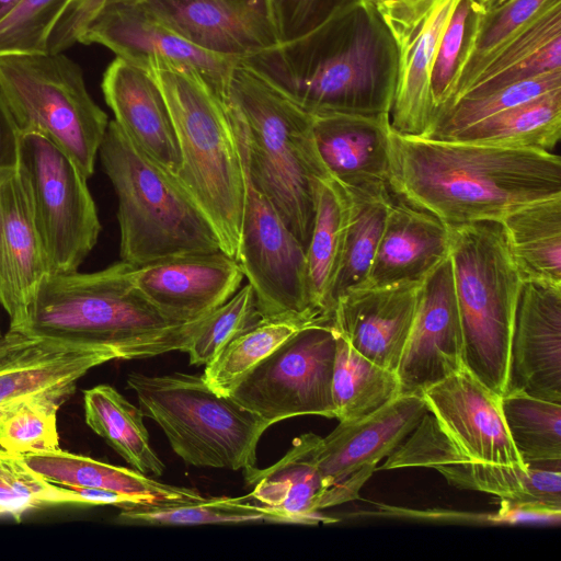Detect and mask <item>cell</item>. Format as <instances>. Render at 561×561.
<instances>
[{
  "instance_id": "6da1fadb",
  "label": "cell",
  "mask_w": 561,
  "mask_h": 561,
  "mask_svg": "<svg viewBox=\"0 0 561 561\" xmlns=\"http://www.w3.org/2000/svg\"><path fill=\"white\" fill-rule=\"evenodd\" d=\"M391 193L448 227L501 221L513 210L561 195L553 152L389 133Z\"/></svg>"
},
{
  "instance_id": "7a4b0ae2",
  "label": "cell",
  "mask_w": 561,
  "mask_h": 561,
  "mask_svg": "<svg viewBox=\"0 0 561 561\" xmlns=\"http://www.w3.org/2000/svg\"><path fill=\"white\" fill-rule=\"evenodd\" d=\"M240 62L311 116H390L398 51L387 23L368 0Z\"/></svg>"
},
{
  "instance_id": "3957f363",
  "label": "cell",
  "mask_w": 561,
  "mask_h": 561,
  "mask_svg": "<svg viewBox=\"0 0 561 561\" xmlns=\"http://www.w3.org/2000/svg\"><path fill=\"white\" fill-rule=\"evenodd\" d=\"M135 268L121 261L93 273H49L33 298L24 334L131 348L144 358L185 352L211 312L190 322L171 319L140 293Z\"/></svg>"
},
{
  "instance_id": "277c9868",
  "label": "cell",
  "mask_w": 561,
  "mask_h": 561,
  "mask_svg": "<svg viewBox=\"0 0 561 561\" xmlns=\"http://www.w3.org/2000/svg\"><path fill=\"white\" fill-rule=\"evenodd\" d=\"M226 105L252 180L307 249L321 181L312 116L249 67L232 68Z\"/></svg>"
},
{
  "instance_id": "5b68a950",
  "label": "cell",
  "mask_w": 561,
  "mask_h": 561,
  "mask_svg": "<svg viewBox=\"0 0 561 561\" xmlns=\"http://www.w3.org/2000/svg\"><path fill=\"white\" fill-rule=\"evenodd\" d=\"M99 154L118 199L123 262L141 266L221 250L211 222L178 176L140 151L114 119Z\"/></svg>"
},
{
  "instance_id": "8992f818",
  "label": "cell",
  "mask_w": 561,
  "mask_h": 561,
  "mask_svg": "<svg viewBox=\"0 0 561 561\" xmlns=\"http://www.w3.org/2000/svg\"><path fill=\"white\" fill-rule=\"evenodd\" d=\"M167 101L181 151L179 181L211 222L221 251L236 259L244 202V171L225 102L197 78L148 71Z\"/></svg>"
},
{
  "instance_id": "52a82bcc",
  "label": "cell",
  "mask_w": 561,
  "mask_h": 561,
  "mask_svg": "<svg viewBox=\"0 0 561 561\" xmlns=\"http://www.w3.org/2000/svg\"><path fill=\"white\" fill-rule=\"evenodd\" d=\"M449 257L462 329L463 367L506 392L520 277L500 221L449 227Z\"/></svg>"
},
{
  "instance_id": "ba28073f",
  "label": "cell",
  "mask_w": 561,
  "mask_h": 561,
  "mask_svg": "<svg viewBox=\"0 0 561 561\" xmlns=\"http://www.w3.org/2000/svg\"><path fill=\"white\" fill-rule=\"evenodd\" d=\"M145 416L165 434L173 451L195 467L244 470L255 467L256 448L271 426L230 396L214 391L203 375L130 373Z\"/></svg>"
},
{
  "instance_id": "9c48e42d",
  "label": "cell",
  "mask_w": 561,
  "mask_h": 561,
  "mask_svg": "<svg viewBox=\"0 0 561 561\" xmlns=\"http://www.w3.org/2000/svg\"><path fill=\"white\" fill-rule=\"evenodd\" d=\"M0 94L21 133L44 136L93 174L110 121L77 62L64 53L0 55Z\"/></svg>"
},
{
  "instance_id": "30bf717a",
  "label": "cell",
  "mask_w": 561,
  "mask_h": 561,
  "mask_svg": "<svg viewBox=\"0 0 561 561\" xmlns=\"http://www.w3.org/2000/svg\"><path fill=\"white\" fill-rule=\"evenodd\" d=\"M19 170L50 273L77 271L101 231L88 178L66 152L35 133H21Z\"/></svg>"
},
{
  "instance_id": "8fae6325",
  "label": "cell",
  "mask_w": 561,
  "mask_h": 561,
  "mask_svg": "<svg viewBox=\"0 0 561 561\" xmlns=\"http://www.w3.org/2000/svg\"><path fill=\"white\" fill-rule=\"evenodd\" d=\"M526 465L519 468L470 459L427 411L376 470L433 468L458 489L490 493L511 507L560 517L561 460Z\"/></svg>"
},
{
  "instance_id": "7c38bea8",
  "label": "cell",
  "mask_w": 561,
  "mask_h": 561,
  "mask_svg": "<svg viewBox=\"0 0 561 561\" xmlns=\"http://www.w3.org/2000/svg\"><path fill=\"white\" fill-rule=\"evenodd\" d=\"M333 322L304 327L256 365L230 397L270 425L298 415L335 417Z\"/></svg>"
},
{
  "instance_id": "4fadbf2b",
  "label": "cell",
  "mask_w": 561,
  "mask_h": 561,
  "mask_svg": "<svg viewBox=\"0 0 561 561\" xmlns=\"http://www.w3.org/2000/svg\"><path fill=\"white\" fill-rule=\"evenodd\" d=\"M242 164L244 202L236 260L254 290L260 314L333 322L322 319L311 305L306 249L252 180L243 160Z\"/></svg>"
},
{
  "instance_id": "5bb4252c",
  "label": "cell",
  "mask_w": 561,
  "mask_h": 561,
  "mask_svg": "<svg viewBox=\"0 0 561 561\" xmlns=\"http://www.w3.org/2000/svg\"><path fill=\"white\" fill-rule=\"evenodd\" d=\"M423 396H399L370 416L339 423L325 437L311 433L313 461L324 493L318 510L358 497V491L427 412Z\"/></svg>"
},
{
  "instance_id": "9a60e30c",
  "label": "cell",
  "mask_w": 561,
  "mask_h": 561,
  "mask_svg": "<svg viewBox=\"0 0 561 561\" xmlns=\"http://www.w3.org/2000/svg\"><path fill=\"white\" fill-rule=\"evenodd\" d=\"M78 43L105 46L147 72L169 68L193 76L225 103L230 75L238 62L192 45L134 2L103 5L88 22Z\"/></svg>"
},
{
  "instance_id": "2e32d148",
  "label": "cell",
  "mask_w": 561,
  "mask_h": 561,
  "mask_svg": "<svg viewBox=\"0 0 561 561\" xmlns=\"http://www.w3.org/2000/svg\"><path fill=\"white\" fill-rule=\"evenodd\" d=\"M459 0H388L376 3L398 51L391 128L421 137L434 117L430 78L440 36Z\"/></svg>"
},
{
  "instance_id": "e0dca14e",
  "label": "cell",
  "mask_w": 561,
  "mask_h": 561,
  "mask_svg": "<svg viewBox=\"0 0 561 561\" xmlns=\"http://www.w3.org/2000/svg\"><path fill=\"white\" fill-rule=\"evenodd\" d=\"M134 3L192 45L236 61L279 44L268 0H140Z\"/></svg>"
},
{
  "instance_id": "ac0fdd59",
  "label": "cell",
  "mask_w": 561,
  "mask_h": 561,
  "mask_svg": "<svg viewBox=\"0 0 561 561\" xmlns=\"http://www.w3.org/2000/svg\"><path fill=\"white\" fill-rule=\"evenodd\" d=\"M462 368V329L448 255L421 283L415 318L396 371L400 396H422Z\"/></svg>"
},
{
  "instance_id": "d6986e66",
  "label": "cell",
  "mask_w": 561,
  "mask_h": 561,
  "mask_svg": "<svg viewBox=\"0 0 561 561\" xmlns=\"http://www.w3.org/2000/svg\"><path fill=\"white\" fill-rule=\"evenodd\" d=\"M506 392L561 403V285L520 280Z\"/></svg>"
},
{
  "instance_id": "ffe728a7",
  "label": "cell",
  "mask_w": 561,
  "mask_h": 561,
  "mask_svg": "<svg viewBox=\"0 0 561 561\" xmlns=\"http://www.w3.org/2000/svg\"><path fill=\"white\" fill-rule=\"evenodd\" d=\"M427 410L470 459L526 468L508 434L501 397L466 368L423 392Z\"/></svg>"
},
{
  "instance_id": "44dd1931",
  "label": "cell",
  "mask_w": 561,
  "mask_h": 561,
  "mask_svg": "<svg viewBox=\"0 0 561 561\" xmlns=\"http://www.w3.org/2000/svg\"><path fill=\"white\" fill-rule=\"evenodd\" d=\"M244 274L224 251L164 257L135 268L140 293L179 322L205 317L232 297Z\"/></svg>"
},
{
  "instance_id": "7402d4cb",
  "label": "cell",
  "mask_w": 561,
  "mask_h": 561,
  "mask_svg": "<svg viewBox=\"0 0 561 561\" xmlns=\"http://www.w3.org/2000/svg\"><path fill=\"white\" fill-rule=\"evenodd\" d=\"M50 273L19 167L0 172V304L10 331L24 334L28 310Z\"/></svg>"
},
{
  "instance_id": "603a6c76",
  "label": "cell",
  "mask_w": 561,
  "mask_h": 561,
  "mask_svg": "<svg viewBox=\"0 0 561 561\" xmlns=\"http://www.w3.org/2000/svg\"><path fill=\"white\" fill-rule=\"evenodd\" d=\"M421 283L350 290L335 304V330L357 353L396 373L415 318Z\"/></svg>"
},
{
  "instance_id": "cb8c5ba5",
  "label": "cell",
  "mask_w": 561,
  "mask_h": 561,
  "mask_svg": "<svg viewBox=\"0 0 561 561\" xmlns=\"http://www.w3.org/2000/svg\"><path fill=\"white\" fill-rule=\"evenodd\" d=\"M102 91L126 137L176 176L182 163L180 146L167 101L152 76L116 57L103 75Z\"/></svg>"
},
{
  "instance_id": "d4e9b609",
  "label": "cell",
  "mask_w": 561,
  "mask_h": 561,
  "mask_svg": "<svg viewBox=\"0 0 561 561\" xmlns=\"http://www.w3.org/2000/svg\"><path fill=\"white\" fill-rule=\"evenodd\" d=\"M448 255L449 227L434 214L394 196L360 287L422 282Z\"/></svg>"
},
{
  "instance_id": "484cf974",
  "label": "cell",
  "mask_w": 561,
  "mask_h": 561,
  "mask_svg": "<svg viewBox=\"0 0 561 561\" xmlns=\"http://www.w3.org/2000/svg\"><path fill=\"white\" fill-rule=\"evenodd\" d=\"M312 129L325 169L342 186L389 185V115L312 116Z\"/></svg>"
},
{
  "instance_id": "4316f807",
  "label": "cell",
  "mask_w": 561,
  "mask_h": 561,
  "mask_svg": "<svg viewBox=\"0 0 561 561\" xmlns=\"http://www.w3.org/2000/svg\"><path fill=\"white\" fill-rule=\"evenodd\" d=\"M144 358L131 348L37 339L0 363V404L76 385L90 369L113 359Z\"/></svg>"
},
{
  "instance_id": "83f0119b",
  "label": "cell",
  "mask_w": 561,
  "mask_h": 561,
  "mask_svg": "<svg viewBox=\"0 0 561 561\" xmlns=\"http://www.w3.org/2000/svg\"><path fill=\"white\" fill-rule=\"evenodd\" d=\"M243 476L253 486L251 497L290 516L296 524L334 522L318 514L324 485L312 458L311 433L294 438L291 447L274 465L244 469Z\"/></svg>"
},
{
  "instance_id": "f1b7e54d",
  "label": "cell",
  "mask_w": 561,
  "mask_h": 561,
  "mask_svg": "<svg viewBox=\"0 0 561 561\" xmlns=\"http://www.w3.org/2000/svg\"><path fill=\"white\" fill-rule=\"evenodd\" d=\"M23 457L35 472L53 483L69 488H99L149 496L160 504L193 502L203 499L195 489L163 483L136 469L110 465L60 448L25 454Z\"/></svg>"
},
{
  "instance_id": "f546056e",
  "label": "cell",
  "mask_w": 561,
  "mask_h": 561,
  "mask_svg": "<svg viewBox=\"0 0 561 561\" xmlns=\"http://www.w3.org/2000/svg\"><path fill=\"white\" fill-rule=\"evenodd\" d=\"M500 222L520 279L561 285V195L526 204Z\"/></svg>"
},
{
  "instance_id": "4dcf8cb0",
  "label": "cell",
  "mask_w": 561,
  "mask_h": 561,
  "mask_svg": "<svg viewBox=\"0 0 561 561\" xmlns=\"http://www.w3.org/2000/svg\"><path fill=\"white\" fill-rule=\"evenodd\" d=\"M344 188L348 198V216L341 261L330 295L333 312L342 296L364 285L394 199L389 185Z\"/></svg>"
},
{
  "instance_id": "1f68e13d",
  "label": "cell",
  "mask_w": 561,
  "mask_h": 561,
  "mask_svg": "<svg viewBox=\"0 0 561 561\" xmlns=\"http://www.w3.org/2000/svg\"><path fill=\"white\" fill-rule=\"evenodd\" d=\"M347 216L344 186L332 178L321 181L306 259L311 305L328 321H333L330 295L341 261Z\"/></svg>"
},
{
  "instance_id": "d6a6232c",
  "label": "cell",
  "mask_w": 561,
  "mask_h": 561,
  "mask_svg": "<svg viewBox=\"0 0 561 561\" xmlns=\"http://www.w3.org/2000/svg\"><path fill=\"white\" fill-rule=\"evenodd\" d=\"M561 137V89L486 117L450 140L553 152Z\"/></svg>"
},
{
  "instance_id": "836d02e7",
  "label": "cell",
  "mask_w": 561,
  "mask_h": 561,
  "mask_svg": "<svg viewBox=\"0 0 561 561\" xmlns=\"http://www.w3.org/2000/svg\"><path fill=\"white\" fill-rule=\"evenodd\" d=\"M83 408L87 425L134 469L146 476H162L165 467L150 446L140 408L108 385L84 390Z\"/></svg>"
},
{
  "instance_id": "e575fe53",
  "label": "cell",
  "mask_w": 561,
  "mask_h": 561,
  "mask_svg": "<svg viewBox=\"0 0 561 561\" xmlns=\"http://www.w3.org/2000/svg\"><path fill=\"white\" fill-rule=\"evenodd\" d=\"M332 396L335 417L341 423L358 422L400 396L399 379L357 353L336 331Z\"/></svg>"
},
{
  "instance_id": "d590c367",
  "label": "cell",
  "mask_w": 561,
  "mask_h": 561,
  "mask_svg": "<svg viewBox=\"0 0 561 561\" xmlns=\"http://www.w3.org/2000/svg\"><path fill=\"white\" fill-rule=\"evenodd\" d=\"M312 323L298 317L262 318L234 336L208 364L203 374L217 393L229 396L263 359L304 327Z\"/></svg>"
},
{
  "instance_id": "8d00e7d4",
  "label": "cell",
  "mask_w": 561,
  "mask_h": 561,
  "mask_svg": "<svg viewBox=\"0 0 561 561\" xmlns=\"http://www.w3.org/2000/svg\"><path fill=\"white\" fill-rule=\"evenodd\" d=\"M247 497H210L193 502L124 508L119 524L141 526H191L206 524L277 523L296 524L290 516L265 505H254Z\"/></svg>"
},
{
  "instance_id": "74e56055",
  "label": "cell",
  "mask_w": 561,
  "mask_h": 561,
  "mask_svg": "<svg viewBox=\"0 0 561 561\" xmlns=\"http://www.w3.org/2000/svg\"><path fill=\"white\" fill-rule=\"evenodd\" d=\"M75 389L67 386L0 404V446L21 455L58 449L57 411Z\"/></svg>"
},
{
  "instance_id": "f35d334b",
  "label": "cell",
  "mask_w": 561,
  "mask_h": 561,
  "mask_svg": "<svg viewBox=\"0 0 561 561\" xmlns=\"http://www.w3.org/2000/svg\"><path fill=\"white\" fill-rule=\"evenodd\" d=\"M511 439L524 465L561 460V403L520 392L501 397Z\"/></svg>"
},
{
  "instance_id": "ab89813d",
  "label": "cell",
  "mask_w": 561,
  "mask_h": 561,
  "mask_svg": "<svg viewBox=\"0 0 561 561\" xmlns=\"http://www.w3.org/2000/svg\"><path fill=\"white\" fill-rule=\"evenodd\" d=\"M558 89H561V70L516 82L482 96H462L438 111L421 138L450 140L486 117Z\"/></svg>"
},
{
  "instance_id": "60d3db41",
  "label": "cell",
  "mask_w": 561,
  "mask_h": 561,
  "mask_svg": "<svg viewBox=\"0 0 561 561\" xmlns=\"http://www.w3.org/2000/svg\"><path fill=\"white\" fill-rule=\"evenodd\" d=\"M548 1L512 0L495 10L480 12L471 43L462 60L454 95L443 108L467 91L483 64L539 13Z\"/></svg>"
},
{
  "instance_id": "b9f144b4",
  "label": "cell",
  "mask_w": 561,
  "mask_h": 561,
  "mask_svg": "<svg viewBox=\"0 0 561 561\" xmlns=\"http://www.w3.org/2000/svg\"><path fill=\"white\" fill-rule=\"evenodd\" d=\"M60 504L80 505V499L31 469L23 455L0 446V515L19 518L27 511Z\"/></svg>"
},
{
  "instance_id": "7bdbcfd3",
  "label": "cell",
  "mask_w": 561,
  "mask_h": 561,
  "mask_svg": "<svg viewBox=\"0 0 561 561\" xmlns=\"http://www.w3.org/2000/svg\"><path fill=\"white\" fill-rule=\"evenodd\" d=\"M481 11L483 9L474 0H459L440 36L430 78L434 115L454 95L462 60Z\"/></svg>"
},
{
  "instance_id": "ee69618b",
  "label": "cell",
  "mask_w": 561,
  "mask_h": 561,
  "mask_svg": "<svg viewBox=\"0 0 561 561\" xmlns=\"http://www.w3.org/2000/svg\"><path fill=\"white\" fill-rule=\"evenodd\" d=\"M261 319L254 290L248 283L208 316L185 351L190 363L208 364L234 336Z\"/></svg>"
},
{
  "instance_id": "f6af8a7d",
  "label": "cell",
  "mask_w": 561,
  "mask_h": 561,
  "mask_svg": "<svg viewBox=\"0 0 561 561\" xmlns=\"http://www.w3.org/2000/svg\"><path fill=\"white\" fill-rule=\"evenodd\" d=\"M73 0H24L0 23V55L47 50L49 35Z\"/></svg>"
},
{
  "instance_id": "bcb514c9",
  "label": "cell",
  "mask_w": 561,
  "mask_h": 561,
  "mask_svg": "<svg viewBox=\"0 0 561 561\" xmlns=\"http://www.w3.org/2000/svg\"><path fill=\"white\" fill-rule=\"evenodd\" d=\"M359 0H268L280 43L299 38Z\"/></svg>"
},
{
  "instance_id": "7dc6e473",
  "label": "cell",
  "mask_w": 561,
  "mask_h": 561,
  "mask_svg": "<svg viewBox=\"0 0 561 561\" xmlns=\"http://www.w3.org/2000/svg\"><path fill=\"white\" fill-rule=\"evenodd\" d=\"M557 70H561V36L500 75L473 83L460 98L482 96L506 85Z\"/></svg>"
},
{
  "instance_id": "c3c4849f",
  "label": "cell",
  "mask_w": 561,
  "mask_h": 561,
  "mask_svg": "<svg viewBox=\"0 0 561 561\" xmlns=\"http://www.w3.org/2000/svg\"><path fill=\"white\" fill-rule=\"evenodd\" d=\"M106 0H73L53 28L48 42V53H64L79 42L92 16Z\"/></svg>"
},
{
  "instance_id": "681fc988",
  "label": "cell",
  "mask_w": 561,
  "mask_h": 561,
  "mask_svg": "<svg viewBox=\"0 0 561 561\" xmlns=\"http://www.w3.org/2000/svg\"><path fill=\"white\" fill-rule=\"evenodd\" d=\"M21 130L0 94V172L19 167Z\"/></svg>"
},
{
  "instance_id": "f907efd6",
  "label": "cell",
  "mask_w": 561,
  "mask_h": 561,
  "mask_svg": "<svg viewBox=\"0 0 561 561\" xmlns=\"http://www.w3.org/2000/svg\"><path fill=\"white\" fill-rule=\"evenodd\" d=\"M39 337L30 336L23 333L8 331L0 336V363L19 350L32 344Z\"/></svg>"
},
{
  "instance_id": "816d5d0a",
  "label": "cell",
  "mask_w": 561,
  "mask_h": 561,
  "mask_svg": "<svg viewBox=\"0 0 561 561\" xmlns=\"http://www.w3.org/2000/svg\"><path fill=\"white\" fill-rule=\"evenodd\" d=\"M24 0H0V23L3 22Z\"/></svg>"
},
{
  "instance_id": "f5cc1de1",
  "label": "cell",
  "mask_w": 561,
  "mask_h": 561,
  "mask_svg": "<svg viewBox=\"0 0 561 561\" xmlns=\"http://www.w3.org/2000/svg\"><path fill=\"white\" fill-rule=\"evenodd\" d=\"M512 0H488L483 5L482 9L484 12L495 10L497 8H501L502 5L508 3Z\"/></svg>"
},
{
  "instance_id": "db71d44e",
  "label": "cell",
  "mask_w": 561,
  "mask_h": 561,
  "mask_svg": "<svg viewBox=\"0 0 561 561\" xmlns=\"http://www.w3.org/2000/svg\"><path fill=\"white\" fill-rule=\"evenodd\" d=\"M137 1H140V0H106L104 5L107 3H114V2H137Z\"/></svg>"
},
{
  "instance_id": "11a10c76",
  "label": "cell",
  "mask_w": 561,
  "mask_h": 561,
  "mask_svg": "<svg viewBox=\"0 0 561 561\" xmlns=\"http://www.w3.org/2000/svg\"><path fill=\"white\" fill-rule=\"evenodd\" d=\"M479 5H482L488 1V0H474Z\"/></svg>"
},
{
  "instance_id": "9f6ffc18",
  "label": "cell",
  "mask_w": 561,
  "mask_h": 561,
  "mask_svg": "<svg viewBox=\"0 0 561 561\" xmlns=\"http://www.w3.org/2000/svg\"><path fill=\"white\" fill-rule=\"evenodd\" d=\"M368 1L373 2L374 4H376V3H379V2H382V1H388V0H368Z\"/></svg>"
},
{
  "instance_id": "6f0895ef",
  "label": "cell",
  "mask_w": 561,
  "mask_h": 561,
  "mask_svg": "<svg viewBox=\"0 0 561 561\" xmlns=\"http://www.w3.org/2000/svg\"><path fill=\"white\" fill-rule=\"evenodd\" d=\"M0 336H1V334H0Z\"/></svg>"
}]
</instances>
